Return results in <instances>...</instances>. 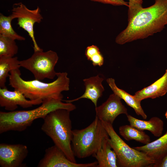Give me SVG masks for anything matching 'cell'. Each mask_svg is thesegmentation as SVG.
Wrapping results in <instances>:
<instances>
[{
  "label": "cell",
  "mask_w": 167,
  "mask_h": 167,
  "mask_svg": "<svg viewBox=\"0 0 167 167\" xmlns=\"http://www.w3.org/2000/svg\"><path fill=\"white\" fill-rule=\"evenodd\" d=\"M108 135L101 121L96 117L86 128L72 130V149L75 156L79 159L95 154L103 138Z\"/></svg>",
  "instance_id": "5"
},
{
  "label": "cell",
  "mask_w": 167,
  "mask_h": 167,
  "mask_svg": "<svg viewBox=\"0 0 167 167\" xmlns=\"http://www.w3.org/2000/svg\"><path fill=\"white\" fill-rule=\"evenodd\" d=\"M104 4H109L114 6H128V2L124 0H90Z\"/></svg>",
  "instance_id": "25"
},
{
  "label": "cell",
  "mask_w": 167,
  "mask_h": 167,
  "mask_svg": "<svg viewBox=\"0 0 167 167\" xmlns=\"http://www.w3.org/2000/svg\"><path fill=\"white\" fill-rule=\"evenodd\" d=\"M120 135L125 140H134L145 145L151 142L150 136L143 131L139 130L131 125H126L119 128Z\"/></svg>",
  "instance_id": "19"
},
{
  "label": "cell",
  "mask_w": 167,
  "mask_h": 167,
  "mask_svg": "<svg viewBox=\"0 0 167 167\" xmlns=\"http://www.w3.org/2000/svg\"><path fill=\"white\" fill-rule=\"evenodd\" d=\"M134 148L143 152L156 162L167 153V131L155 141Z\"/></svg>",
  "instance_id": "16"
},
{
  "label": "cell",
  "mask_w": 167,
  "mask_h": 167,
  "mask_svg": "<svg viewBox=\"0 0 167 167\" xmlns=\"http://www.w3.org/2000/svg\"><path fill=\"white\" fill-rule=\"evenodd\" d=\"M62 99H50L43 101L41 105L29 110L0 112V134L10 131H22L30 126L35 120L43 119L50 112L58 109L70 111L76 109L72 103H63Z\"/></svg>",
  "instance_id": "3"
},
{
  "label": "cell",
  "mask_w": 167,
  "mask_h": 167,
  "mask_svg": "<svg viewBox=\"0 0 167 167\" xmlns=\"http://www.w3.org/2000/svg\"><path fill=\"white\" fill-rule=\"evenodd\" d=\"M28 152L27 147L22 144H0V166L1 167L24 166L23 162Z\"/></svg>",
  "instance_id": "10"
},
{
  "label": "cell",
  "mask_w": 167,
  "mask_h": 167,
  "mask_svg": "<svg viewBox=\"0 0 167 167\" xmlns=\"http://www.w3.org/2000/svg\"><path fill=\"white\" fill-rule=\"evenodd\" d=\"M126 116L131 125L142 131H148L156 137H160L162 135L164 123L159 118L153 117L148 121H145L137 119L128 114Z\"/></svg>",
  "instance_id": "17"
},
{
  "label": "cell",
  "mask_w": 167,
  "mask_h": 167,
  "mask_svg": "<svg viewBox=\"0 0 167 167\" xmlns=\"http://www.w3.org/2000/svg\"><path fill=\"white\" fill-rule=\"evenodd\" d=\"M21 75L19 69L10 71L8 77L9 85L15 90L22 92L29 100L43 101L50 99H62V92L69 90L70 79L66 72H57V79L49 83L36 79L25 80Z\"/></svg>",
  "instance_id": "2"
},
{
  "label": "cell",
  "mask_w": 167,
  "mask_h": 167,
  "mask_svg": "<svg viewBox=\"0 0 167 167\" xmlns=\"http://www.w3.org/2000/svg\"><path fill=\"white\" fill-rule=\"evenodd\" d=\"M142 0H129L128 21L131 20L143 8Z\"/></svg>",
  "instance_id": "23"
},
{
  "label": "cell",
  "mask_w": 167,
  "mask_h": 167,
  "mask_svg": "<svg viewBox=\"0 0 167 167\" xmlns=\"http://www.w3.org/2000/svg\"><path fill=\"white\" fill-rule=\"evenodd\" d=\"M38 167H97V161L87 163H77L70 161L64 153L55 145L46 149Z\"/></svg>",
  "instance_id": "9"
},
{
  "label": "cell",
  "mask_w": 167,
  "mask_h": 167,
  "mask_svg": "<svg viewBox=\"0 0 167 167\" xmlns=\"http://www.w3.org/2000/svg\"><path fill=\"white\" fill-rule=\"evenodd\" d=\"M87 59L92 62L94 66H101L104 62V58L100 51L93 53Z\"/></svg>",
  "instance_id": "24"
},
{
  "label": "cell",
  "mask_w": 167,
  "mask_h": 167,
  "mask_svg": "<svg viewBox=\"0 0 167 167\" xmlns=\"http://www.w3.org/2000/svg\"><path fill=\"white\" fill-rule=\"evenodd\" d=\"M167 24V0H155L128 22L125 29L116 36V43L123 45L146 38L161 31Z\"/></svg>",
  "instance_id": "1"
},
{
  "label": "cell",
  "mask_w": 167,
  "mask_h": 167,
  "mask_svg": "<svg viewBox=\"0 0 167 167\" xmlns=\"http://www.w3.org/2000/svg\"><path fill=\"white\" fill-rule=\"evenodd\" d=\"M18 50L15 40L0 35V57H14Z\"/></svg>",
  "instance_id": "22"
},
{
  "label": "cell",
  "mask_w": 167,
  "mask_h": 167,
  "mask_svg": "<svg viewBox=\"0 0 167 167\" xmlns=\"http://www.w3.org/2000/svg\"><path fill=\"white\" fill-rule=\"evenodd\" d=\"M13 19L11 15L6 16L0 13V35L15 40H25L24 37L18 34L12 28L11 22Z\"/></svg>",
  "instance_id": "21"
},
{
  "label": "cell",
  "mask_w": 167,
  "mask_h": 167,
  "mask_svg": "<svg viewBox=\"0 0 167 167\" xmlns=\"http://www.w3.org/2000/svg\"><path fill=\"white\" fill-rule=\"evenodd\" d=\"M58 60L56 52L51 50L44 52L42 49L34 51L30 58L20 61V65L31 72L35 79H53L56 76L54 67Z\"/></svg>",
  "instance_id": "7"
},
{
  "label": "cell",
  "mask_w": 167,
  "mask_h": 167,
  "mask_svg": "<svg viewBox=\"0 0 167 167\" xmlns=\"http://www.w3.org/2000/svg\"><path fill=\"white\" fill-rule=\"evenodd\" d=\"M106 81L114 93L123 99L127 105L132 108L137 115L141 116L144 119L147 118V115L141 106V101L136 99L134 96L119 88L116 85L114 79L108 78Z\"/></svg>",
  "instance_id": "18"
},
{
  "label": "cell",
  "mask_w": 167,
  "mask_h": 167,
  "mask_svg": "<svg viewBox=\"0 0 167 167\" xmlns=\"http://www.w3.org/2000/svg\"><path fill=\"white\" fill-rule=\"evenodd\" d=\"M42 100L40 99L28 100L19 91H11L7 88H0V106L9 111H15L19 105L24 108L41 104Z\"/></svg>",
  "instance_id": "12"
},
{
  "label": "cell",
  "mask_w": 167,
  "mask_h": 167,
  "mask_svg": "<svg viewBox=\"0 0 167 167\" xmlns=\"http://www.w3.org/2000/svg\"><path fill=\"white\" fill-rule=\"evenodd\" d=\"M101 122L110 137L108 140L117 155L119 167H152L156 162L154 160L143 152L129 146L117 133L112 124Z\"/></svg>",
  "instance_id": "6"
},
{
  "label": "cell",
  "mask_w": 167,
  "mask_h": 167,
  "mask_svg": "<svg viewBox=\"0 0 167 167\" xmlns=\"http://www.w3.org/2000/svg\"><path fill=\"white\" fill-rule=\"evenodd\" d=\"M153 167H167V153L161 159L156 161Z\"/></svg>",
  "instance_id": "26"
},
{
  "label": "cell",
  "mask_w": 167,
  "mask_h": 167,
  "mask_svg": "<svg viewBox=\"0 0 167 167\" xmlns=\"http://www.w3.org/2000/svg\"><path fill=\"white\" fill-rule=\"evenodd\" d=\"M13 18L17 19V24L28 33L33 44L34 51L42 49L37 44L34 36V24L40 23L43 19L40 8L37 6L34 10H31L21 2L14 4L11 15Z\"/></svg>",
  "instance_id": "8"
},
{
  "label": "cell",
  "mask_w": 167,
  "mask_h": 167,
  "mask_svg": "<svg viewBox=\"0 0 167 167\" xmlns=\"http://www.w3.org/2000/svg\"><path fill=\"white\" fill-rule=\"evenodd\" d=\"M20 61L17 57H0V87L6 88L5 83L11 71L19 69Z\"/></svg>",
  "instance_id": "20"
},
{
  "label": "cell",
  "mask_w": 167,
  "mask_h": 167,
  "mask_svg": "<svg viewBox=\"0 0 167 167\" xmlns=\"http://www.w3.org/2000/svg\"><path fill=\"white\" fill-rule=\"evenodd\" d=\"M104 79L99 75L83 80L85 87L84 93L80 96L69 100H64L66 102L72 103L80 99L85 98L90 100L97 106V101L101 97L105 89L102 84Z\"/></svg>",
  "instance_id": "13"
},
{
  "label": "cell",
  "mask_w": 167,
  "mask_h": 167,
  "mask_svg": "<svg viewBox=\"0 0 167 167\" xmlns=\"http://www.w3.org/2000/svg\"><path fill=\"white\" fill-rule=\"evenodd\" d=\"M167 92V69L158 79L147 87L135 93L134 97L141 101L148 98L155 99L165 95Z\"/></svg>",
  "instance_id": "15"
},
{
  "label": "cell",
  "mask_w": 167,
  "mask_h": 167,
  "mask_svg": "<svg viewBox=\"0 0 167 167\" xmlns=\"http://www.w3.org/2000/svg\"><path fill=\"white\" fill-rule=\"evenodd\" d=\"M109 136L105 137L96 152L92 155L98 163L97 167H119L118 158L108 140Z\"/></svg>",
  "instance_id": "14"
},
{
  "label": "cell",
  "mask_w": 167,
  "mask_h": 167,
  "mask_svg": "<svg viewBox=\"0 0 167 167\" xmlns=\"http://www.w3.org/2000/svg\"><path fill=\"white\" fill-rule=\"evenodd\" d=\"M121 99L113 93L101 105L95 107L96 116L101 121L113 125L116 118L121 114H128Z\"/></svg>",
  "instance_id": "11"
},
{
  "label": "cell",
  "mask_w": 167,
  "mask_h": 167,
  "mask_svg": "<svg viewBox=\"0 0 167 167\" xmlns=\"http://www.w3.org/2000/svg\"><path fill=\"white\" fill-rule=\"evenodd\" d=\"M70 112L66 109H58L50 112L43 119L41 130L70 161L76 163L71 145L72 130Z\"/></svg>",
  "instance_id": "4"
},
{
  "label": "cell",
  "mask_w": 167,
  "mask_h": 167,
  "mask_svg": "<svg viewBox=\"0 0 167 167\" xmlns=\"http://www.w3.org/2000/svg\"><path fill=\"white\" fill-rule=\"evenodd\" d=\"M165 117L166 119H167V111H166V112L165 113Z\"/></svg>",
  "instance_id": "27"
}]
</instances>
